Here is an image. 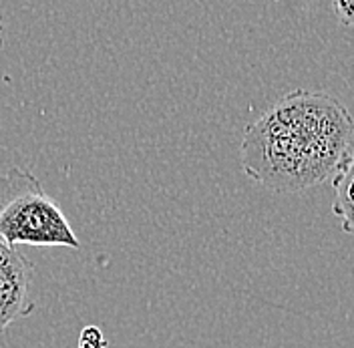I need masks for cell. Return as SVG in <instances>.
I'll list each match as a JSON object with an SVG mask.
<instances>
[{"mask_svg": "<svg viewBox=\"0 0 354 348\" xmlns=\"http://www.w3.org/2000/svg\"><path fill=\"white\" fill-rule=\"evenodd\" d=\"M354 0H332V10L338 22L346 28H353L354 24Z\"/></svg>", "mask_w": 354, "mask_h": 348, "instance_id": "obj_6", "label": "cell"}, {"mask_svg": "<svg viewBox=\"0 0 354 348\" xmlns=\"http://www.w3.org/2000/svg\"><path fill=\"white\" fill-rule=\"evenodd\" d=\"M35 266L19 248L0 241V334L15 320L32 312L30 280Z\"/></svg>", "mask_w": 354, "mask_h": 348, "instance_id": "obj_3", "label": "cell"}, {"mask_svg": "<svg viewBox=\"0 0 354 348\" xmlns=\"http://www.w3.org/2000/svg\"><path fill=\"white\" fill-rule=\"evenodd\" d=\"M353 145L348 109L328 93L300 89L248 125L240 159L252 181L278 194H300L332 179Z\"/></svg>", "mask_w": 354, "mask_h": 348, "instance_id": "obj_1", "label": "cell"}, {"mask_svg": "<svg viewBox=\"0 0 354 348\" xmlns=\"http://www.w3.org/2000/svg\"><path fill=\"white\" fill-rule=\"evenodd\" d=\"M4 46V22L0 19V48Z\"/></svg>", "mask_w": 354, "mask_h": 348, "instance_id": "obj_7", "label": "cell"}, {"mask_svg": "<svg viewBox=\"0 0 354 348\" xmlns=\"http://www.w3.org/2000/svg\"><path fill=\"white\" fill-rule=\"evenodd\" d=\"M79 348H107V338L99 327H85L79 336Z\"/></svg>", "mask_w": 354, "mask_h": 348, "instance_id": "obj_5", "label": "cell"}, {"mask_svg": "<svg viewBox=\"0 0 354 348\" xmlns=\"http://www.w3.org/2000/svg\"><path fill=\"white\" fill-rule=\"evenodd\" d=\"M0 241L19 246H61L79 250L81 241L65 212L22 167L0 175Z\"/></svg>", "mask_w": 354, "mask_h": 348, "instance_id": "obj_2", "label": "cell"}, {"mask_svg": "<svg viewBox=\"0 0 354 348\" xmlns=\"http://www.w3.org/2000/svg\"><path fill=\"white\" fill-rule=\"evenodd\" d=\"M332 187H334V203L332 212L340 219L342 230L346 234H353V181H354V152L344 155L340 161L336 174L332 175Z\"/></svg>", "mask_w": 354, "mask_h": 348, "instance_id": "obj_4", "label": "cell"}]
</instances>
